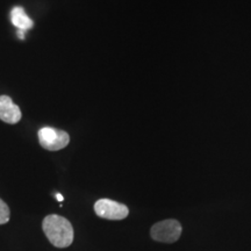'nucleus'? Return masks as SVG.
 I'll return each mask as SVG.
<instances>
[{"label": "nucleus", "mask_w": 251, "mask_h": 251, "mask_svg": "<svg viewBox=\"0 0 251 251\" xmlns=\"http://www.w3.org/2000/svg\"><path fill=\"white\" fill-rule=\"evenodd\" d=\"M181 231V225L179 221L174 219L163 220L155 224L150 229V235L152 240L162 243H175L179 240Z\"/></svg>", "instance_id": "obj_2"}, {"label": "nucleus", "mask_w": 251, "mask_h": 251, "mask_svg": "<svg viewBox=\"0 0 251 251\" xmlns=\"http://www.w3.org/2000/svg\"><path fill=\"white\" fill-rule=\"evenodd\" d=\"M21 109L15 105L11 97L0 96V120L9 125H15L21 120Z\"/></svg>", "instance_id": "obj_5"}, {"label": "nucleus", "mask_w": 251, "mask_h": 251, "mask_svg": "<svg viewBox=\"0 0 251 251\" xmlns=\"http://www.w3.org/2000/svg\"><path fill=\"white\" fill-rule=\"evenodd\" d=\"M37 136L41 147L49 151H58L64 149L70 142V136L67 131L55 129L52 127L41 128Z\"/></svg>", "instance_id": "obj_3"}, {"label": "nucleus", "mask_w": 251, "mask_h": 251, "mask_svg": "<svg viewBox=\"0 0 251 251\" xmlns=\"http://www.w3.org/2000/svg\"><path fill=\"white\" fill-rule=\"evenodd\" d=\"M11 20L15 27L23 31L30 29V28H33L34 26L33 20L28 17L26 12H25V9L23 7H20V6H17V7L12 9Z\"/></svg>", "instance_id": "obj_6"}, {"label": "nucleus", "mask_w": 251, "mask_h": 251, "mask_svg": "<svg viewBox=\"0 0 251 251\" xmlns=\"http://www.w3.org/2000/svg\"><path fill=\"white\" fill-rule=\"evenodd\" d=\"M11 218V211L9 207L4 200L0 199V225H5L9 221Z\"/></svg>", "instance_id": "obj_7"}, {"label": "nucleus", "mask_w": 251, "mask_h": 251, "mask_svg": "<svg viewBox=\"0 0 251 251\" xmlns=\"http://www.w3.org/2000/svg\"><path fill=\"white\" fill-rule=\"evenodd\" d=\"M56 198H57V200L59 202H62L63 200H64V198H63V196L61 193H56Z\"/></svg>", "instance_id": "obj_8"}, {"label": "nucleus", "mask_w": 251, "mask_h": 251, "mask_svg": "<svg viewBox=\"0 0 251 251\" xmlns=\"http://www.w3.org/2000/svg\"><path fill=\"white\" fill-rule=\"evenodd\" d=\"M94 212L99 218L113 220V221L124 220L129 214V209L127 206L111 199H99L98 201H96Z\"/></svg>", "instance_id": "obj_4"}, {"label": "nucleus", "mask_w": 251, "mask_h": 251, "mask_svg": "<svg viewBox=\"0 0 251 251\" xmlns=\"http://www.w3.org/2000/svg\"><path fill=\"white\" fill-rule=\"evenodd\" d=\"M42 229L49 242L56 248H68L74 242V227L68 219L61 215H47L43 219Z\"/></svg>", "instance_id": "obj_1"}]
</instances>
